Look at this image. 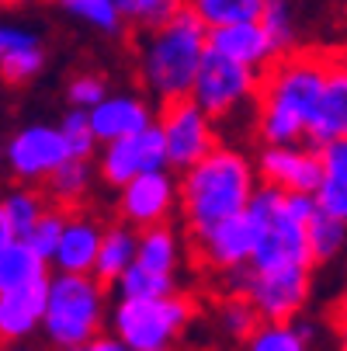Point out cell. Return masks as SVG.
<instances>
[{
  "label": "cell",
  "mask_w": 347,
  "mask_h": 351,
  "mask_svg": "<svg viewBox=\"0 0 347 351\" xmlns=\"http://www.w3.org/2000/svg\"><path fill=\"white\" fill-rule=\"evenodd\" d=\"M337 45H288L254 70V139L281 146L309 132Z\"/></svg>",
  "instance_id": "6da1fadb"
},
{
  "label": "cell",
  "mask_w": 347,
  "mask_h": 351,
  "mask_svg": "<svg viewBox=\"0 0 347 351\" xmlns=\"http://www.w3.org/2000/svg\"><path fill=\"white\" fill-rule=\"evenodd\" d=\"M181 216L188 233H202L236 213H243L254 198V174L236 149H216L202 164L184 171L177 184Z\"/></svg>",
  "instance_id": "7a4b0ae2"
},
{
  "label": "cell",
  "mask_w": 347,
  "mask_h": 351,
  "mask_svg": "<svg viewBox=\"0 0 347 351\" xmlns=\"http://www.w3.org/2000/svg\"><path fill=\"white\" fill-rule=\"evenodd\" d=\"M205 49H209V25L194 11V4H188L184 11L174 14V21L153 32V42L146 45L142 77L160 97V105L194 94Z\"/></svg>",
  "instance_id": "3957f363"
},
{
  "label": "cell",
  "mask_w": 347,
  "mask_h": 351,
  "mask_svg": "<svg viewBox=\"0 0 347 351\" xmlns=\"http://www.w3.org/2000/svg\"><path fill=\"white\" fill-rule=\"evenodd\" d=\"M250 213L261 223V237L254 247V268L278 271V268H316L309 226L288 209V191L264 184L250 198Z\"/></svg>",
  "instance_id": "277c9868"
},
{
  "label": "cell",
  "mask_w": 347,
  "mask_h": 351,
  "mask_svg": "<svg viewBox=\"0 0 347 351\" xmlns=\"http://www.w3.org/2000/svg\"><path fill=\"white\" fill-rule=\"evenodd\" d=\"M108 292L87 271H63L49 289L45 327L63 351L80 348L101 334V299Z\"/></svg>",
  "instance_id": "5b68a950"
},
{
  "label": "cell",
  "mask_w": 347,
  "mask_h": 351,
  "mask_svg": "<svg viewBox=\"0 0 347 351\" xmlns=\"http://www.w3.org/2000/svg\"><path fill=\"white\" fill-rule=\"evenodd\" d=\"M194 303L188 295H160V299H125L115 327L132 351H174V341L191 324Z\"/></svg>",
  "instance_id": "8992f818"
},
{
  "label": "cell",
  "mask_w": 347,
  "mask_h": 351,
  "mask_svg": "<svg viewBox=\"0 0 347 351\" xmlns=\"http://www.w3.org/2000/svg\"><path fill=\"white\" fill-rule=\"evenodd\" d=\"M261 237V223L246 206L243 213L202 230V233H188V261L198 271H209L212 278L219 271H233L243 261L254 258V247Z\"/></svg>",
  "instance_id": "52a82bcc"
},
{
  "label": "cell",
  "mask_w": 347,
  "mask_h": 351,
  "mask_svg": "<svg viewBox=\"0 0 347 351\" xmlns=\"http://www.w3.org/2000/svg\"><path fill=\"white\" fill-rule=\"evenodd\" d=\"M160 129L167 139V164L181 174L219 149V136L212 132L209 115L194 101V94L160 105Z\"/></svg>",
  "instance_id": "ba28073f"
},
{
  "label": "cell",
  "mask_w": 347,
  "mask_h": 351,
  "mask_svg": "<svg viewBox=\"0 0 347 351\" xmlns=\"http://www.w3.org/2000/svg\"><path fill=\"white\" fill-rule=\"evenodd\" d=\"M246 94H254V66H246L209 45L194 80V101L202 105V112L212 122H222L240 108Z\"/></svg>",
  "instance_id": "9c48e42d"
},
{
  "label": "cell",
  "mask_w": 347,
  "mask_h": 351,
  "mask_svg": "<svg viewBox=\"0 0 347 351\" xmlns=\"http://www.w3.org/2000/svg\"><path fill=\"white\" fill-rule=\"evenodd\" d=\"M167 164V139L160 125H146L132 136L112 139L101 157V178L108 184H129L146 171H160Z\"/></svg>",
  "instance_id": "30bf717a"
},
{
  "label": "cell",
  "mask_w": 347,
  "mask_h": 351,
  "mask_svg": "<svg viewBox=\"0 0 347 351\" xmlns=\"http://www.w3.org/2000/svg\"><path fill=\"white\" fill-rule=\"evenodd\" d=\"M63 160H70V143L63 129L31 125L8 143V167L14 181H35L53 174Z\"/></svg>",
  "instance_id": "8fae6325"
},
{
  "label": "cell",
  "mask_w": 347,
  "mask_h": 351,
  "mask_svg": "<svg viewBox=\"0 0 347 351\" xmlns=\"http://www.w3.org/2000/svg\"><path fill=\"white\" fill-rule=\"evenodd\" d=\"M309 275L313 268H278L250 275V295L257 299L268 324H292V317L309 299Z\"/></svg>",
  "instance_id": "7c38bea8"
},
{
  "label": "cell",
  "mask_w": 347,
  "mask_h": 351,
  "mask_svg": "<svg viewBox=\"0 0 347 351\" xmlns=\"http://www.w3.org/2000/svg\"><path fill=\"white\" fill-rule=\"evenodd\" d=\"M323 149H285V146H264L261 154V178L271 188L281 191H316L323 184Z\"/></svg>",
  "instance_id": "4fadbf2b"
},
{
  "label": "cell",
  "mask_w": 347,
  "mask_h": 351,
  "mask_svg": "<svg viewBox=\"0 0 347 351\" xmlns=\"http://www.w3.org/2000/svg\"><path fill=\"white\" fill-rule=\"evenodd\" d=\"M306 139L316 149H323L333 139H347V49L344 45H337V56L326 73V87H323V97L316 105Z\"/></svg>",
  "instance_id": "5bb4252c"
},
{
  "label": "cell",
  "mask_w": 347,
  "mask_h": 351,
  "mask_svg": "<svg viewBox=\"0 0 347 351\" xmlns=\"http://www.w3.org/2000/svg\"><path fill=\"white\" fill-rule=\"evenodd\" d=\"M170 202H174V184L164 171H146L136 181L125 184L122 202H118V219L132 223V226H153V223H167L170 216Z\"/></svg>",
  "instance_id": "9a60e30c"
},
{
  "label": "cell",
  "mask_w": 347,
  "mask_h": 351,
  "mask_svg": "<svg viewBox=\"0 0 347 351\" xmlns=\"http://www.w3.org/2000/svg\"><path fill=\"white\" fill-rule=\"evenodd\" d=\"M49 282L45 275L18 285V289H4L0 295V330H4V348H11L18 337H25L38 320H45V306H49Z\"/></svg>",
  "instance_id": "2e32d148"
},
{
  "label": "cell",
  "mask_w": 347,
  "mask_h": 351,
  "mask_svg": "<svg viewBox=\"0 0 347 351\" xmlns=\"http://www.w3.org/2000/svg\"><path fill=\"white\" fill-rule=\"evenodd\" d=\"M209 45L219 53L246 63V66H261L268 56L278 53V45L264 32L261 21H233V25H216L209 28Z\"/></svg>",
  "instance_id": "e0dca14e"
},
{
  "label": "cell",
  "mask_w": 347,
  "mask_h": 351,
  "mask_svg": "<svg viewBox=\"0 0 347 351\" xmlns=\"http://www.w3.org/2000/svg\"><path fill=\"white\" fill-rule=\"evenodd\" d=\"M45 209H49V195H45L42 184L11 191L4 198V213H0V243L25 240L35 230V223L42 219Z\"/></svg>",
  "instance_id": "ac0fdd59"
},
{
  "label": "cell",
  "mask_w": 347,
  "mask_h": 351,
  "mask_svg": "<svg viewBox=\"0 0 347 351\" xmlns=\"http://www.w3.org/2000/svg\"><path fill=\"white\" fill-rule=\"evenodd\" d=\"M136 250H139V243H136L132 230L122 219L112 223L105 230V237H101V250H97V265H94V282L101 285L105 292H112V285L129 271Z\"/></svg>",
  "instance_id": "d6986e66"
},
{
  "label": "cell",
  "mask_w": 347,
  "mask_h": 351,
  "mask_svg": "<svg viewBox=\"0 0 347 351\" xmlns=\"http://www.w3.org/2000/svg\"><path fill=\"white\" fill-rule=\"evenodd\" d=\"M90 125H94L97 139L112 143V139H122V136H132V132L146 129L150 125V112H146V105L136 101V97H112V101L94 105Z\"/></svg>",
  "instance_id": "ffe728a7"
},
{
  "label": "cell",
  "mask_w": 347,
  "mask_h": 351,
  "mask_svg": "<svg viewBox=\"0 0 347 351\" xmlns=\"http://www.w3.org/2000/svg\"><path fill=\"white\" fill-rule=\"evenodd\" d=\"M101 230H97L83 213L73 216L66 223V233L60 240V250H56V261L63 271H94L97 265V250H101Z\"/></svg>",
  "instance_id": "44dd1931"
},
{
  "label": "cell",
  "mask_w": 347,
  "mask_h": 351,
  "mask_svg": "<svg viewBox=\"0 0 347 351\" xmlns=\"http://www.w3.org/2000/svg\"><path fill=\"white\" fill-rule=\"evenodd\" d=\"M42 63H45V53L35 35L4 28V35H0V66H4L8 84H21V80L35 77L42 70Z\"/></svg>",
  "instance_id": "7402d4cb"
},
{
  "label": "cell",
  "mask_w": 347,
  "mask_h": 351,
  "mask_svg": "<svg viewBox=\"0 0 347 351\" xmlns=\"http://www.w3.org/2000/svg\"><path fill=\"white\" fill-rule=\"evenodd\" d=\"M323 184L316 188L320 209L333 213L337 219L347 223V139H333L323 146Z\"/></svg>",
  "instance_id": "603a6c76"
},
{
  "label": "cell",
  "mask_w": 347,
  "mask_h": 351,
  "mask_svg": "<svg viewBox=\"0 0 347 351\" xmlns=\"http://www.w3.org/2000/svg\"><path fill=\"white\" fill-rule=\"evenodd\" d=\"M122 18L129 21V38L153 35L167 21H174L177 11H184L191 0H115Z\"/></svg>",
  "instance_id": "cb8c5ba5"
},
{
  "label": "cell",
  "mask_w": 347,
  "mask_h": 351,
  "mask_svg": "<svg viewBox=\"0 0 347 351\" xmlns=\"http://www.w3.org/2000/svg\"><path fill=\"white\" fill-rule=\"evenodd\" d=\"M42 275H45V258L28 240L4 243V254H0V289H18Z\"/></svg>",
  "instance_id": "d4e9b609"
},
{
  "label": "cell",
  "mask_w": 347,
  "mask_h": 351,
  "mask_svg": "<svg viewBox=\"0 0 347 351\" xmlns=\"http://www.w3.org/2000/svg\"><path fill=\"white\" fill-rule=\"evenodd\" d=\"M136 261L153 271H174V233L170 223H153L139 230V250Z\"/></svg>",
  "instance_id": "484cf974"
},
{
  "label": "cell",
  "mask_w": 347,
  "mask_h": 351,
  "mask_svg": "<svg viewBox=\"0 0 347 351\" xmlns=\"http://www.w3.org/2000/svg\"><path fill=\"white\" fill-rule=\"evenodd\" d=\"M194 11L205 18L209 28L233 25V21H261L264 0H191Z\"/></svg>",
  "instance_id": "4316f807"
},
{
  "label": "cell",
  "mask_w": 347,
  "mask_h": 351,
  "mask_svg": "<svg viewBox=\"0 0 347 351\" xmlns=\"http://www.w3.org/2000/svg\"><path fill=\"white\" fill-rule=\"evenodd\" d=\"M122 292L125 299H160V295H174V278L170 271H153L146 265H129V271L122 275Z\"/></svg>",
  "instance_id": "83f0119b"
},
{
  "label": "cell",
  "mask_w": 347,
  "mask_h": 351,
  "mask_svg": "<svg viewBox=\"0 0 347 351\" xmlns=\"http://www.w3.org/2000/svg\"><path fill=\"white\" fill-rule=\"evenodd\" d=\"M344 230H347V223L337 219L333 213H326V209H316L313 213V219H309V243H313L316 265L337 254V247L344 243Z\"/></svg>",
  "instance_id": "f1b7e54d"
},
{
  "label": "cell",
  "mask_w": 347,
  "mask_h": 351,
  "mask_svg": "<svg viewBox=\"0 0 347 351\" xmlns=\"http://www.w3.org/2000/svg\"><path fill=\"white\" fill-rule=\"evenodd\" d=\"M60 4L70 14H77V18L97 25V28H105V32H122V21L125 18H122L115 0H60Z\"/></svg>",
  "instance_id": "f546056e"
},
{
  "label": "cell",
  "mask_w": 347,
  "mask_h": 351,
  "mask_svg": "<svg viewBox=\"0 0 347 351\" xmlns=\"http://www.w3.org/2000/svg\"><path fill=\"white\" fill-rule=\"evenodd\" d=\"M246 351H306L303 337L292 330V324H268L250 344H243Z\"/></svg>",
  "instance_id": "4dcf8cb0"
},
{
  "label": "cell",
  "mask_w": 347,
  "mask_h": 351,
  "mask_svg": "<svg viewBox=\"0 0 347 351\" xmlns=\"http://www.w3.org/2000/svg\"><path fill=\"white\" fill-rule=\"evenodd\" d=\"M63 136H66V143H70V157H83V160H90V146H94V125H90V115H83V112H70L66 119H63Z\"/></svg>",
  "instance_id": "1f68e13d"
},
{
  "label": "cell",
  "mask_w": 347,
  "mask_h": 351,
  "mask_svg": "<svg viewBox=\"0 0 347 351\" xmlns=\"http://www.w3.org/2000/svg\"><path fill=\"white\" fill-rule=\"evenodd\" d=\"M261 25H264V32L271 35V42L278 49L292 45V25H288V4H285V0H264Z\"/></svg>",
  "instance_id": "d6a6232c"
},
{
  "label": "cell",
  "mask_w": 347,
  "mask_h": 351,
  "mask_svg": "<svg viewBox=\"0 0 347 351\" xmlns=\"http://www.w3.org/2000/svg\"><path fill=\"white\" fill-rule=\"evenodd\" d=\"M105 97V80L97 73H80L70 80V101L73 105H101Z\"/></svg>",
  "instance_id": "836d02e7"
},
{
  "label": "cell",
  "mask_w": 347,
  "mask_h": 351,
  "mask_svg": "<svg viewBox=\"0 0 347 351\" xmlns=\"http://www.w3.org/2000/svg\"><path fill=\"white\" fill-rule=\"evenodd\" d=\"M326 320H330V327L340 334V341H347V292H344L340 299H333V303H330Z\"/></svg>",
  "instance_id": "e575fe53"
},
{
  "label": "cell",
  "mask_w": 347,
  "mask_h": 351,
  "mask_svg": "<svg viewBox=\"0 0 347 351\" xmlns=\"http://www.w3.org/2000/svg\"><path fill=\"white\" fill-rule=\"evenodd\" d=\"M70 351H132L129 344H118V341H112V337H101L97 334L94 341H87V344H80V348H70Z\"/></svg>",
  "instance_id": "d590c367"
},
{
  "label": "cell",
  "mask_w": 347,
  "mask_h": 351,
  "mask_svg": "<svg viewBox=\"0 0 347 351\" xmlns=\"http://www.w3.org/2000/svg\"><path fill=\"white\" fill-rule=\"evenodd\" d=\"M18 4H25V0H4V8L11 11V8H18Z\"/></svg>",
  "instance_id": "8d00e7d4"
},
{
  "label": "cell",
  "mask_w": 347,
  "mask_h": 351,
  "mask_svg": "<svg viewBox=\"0 0 347 351\" xmlns=\"http://www.w3.org/2000/svg\"><path fill=\"white\" fill-rule=\"evenodd\" d=\"M344 25H347V4H344ZM344 49H347V45H344Z\"/></svg>",
  "instance_id": "74e56055"
},
{
  "label": "cell",
  "mask_w": 347,
  "mask_h": 351,
  "mask_svg": "<svg viewBox=\"0 0 347 351\" xmlns=\"http://www.w3.org/2000/svg\"><path fill=\"white\" fill-rule=\"evenodd\" d=\"M340 351H347V341H344V348H340Z\"/></svg>",
  "instance_id": "f35d334b"
}]
</instances>
